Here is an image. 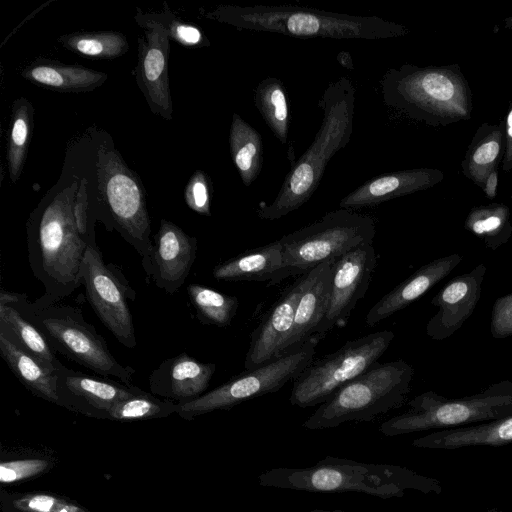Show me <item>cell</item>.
<instances>
[{"label":"cell","instance_id":"e575fe53","mask_svg":"<svg viewBox=\"0 0 512 512\" xmlns=\"http://www.w3.org/2000/svg\"><path fill=\"white\" fill-rule=\"evenodd\" d=\"M58 42L77 54L97 59L116 58L129 49L126 37L116 31L72 33L59 37Z\"/></svg>","mask_w":512,"mask_h":512},{"label":"cell","instance_id":"ffe728a7","mask_svg":"<svg viewBox=\"0 0 512 512\" xmlns=\"http://www.w3.org/2000/svg\"><path fill=\"white\" fill-rule=\"evenodd\" d=\"M215 370L214 363L200 362L183 352L164 360L151 372L149 387L152 394L182 404L204 394Z\"/></svg>","mask_w":512,"mask_h":512},{"label":"cell","instance_id":"4316f807","mask_svg":"<svg viewBox=\"0 0 512 512\" xmlns=\"http://www.w3.org/2000/svg\"><path fill=\"white\" fill-rule=\"evenodd\" d=\"M504 124L483 123L475 132L461 162L462 173L482 188L488 175L503 158Z\"/></svg>","mask_w":512,"mask_h":512},{"label":"cell","instance_id":"bcb514c9","mask_svg":"<svg viewBox=\"0 0 512 512\" xmlns=\"http://www.w3.org/2000/svg\"><path fill=\"white\" fill-rule=\"evenodd\" d=\"M310 512H343V511H320V510H314Z\"/></svg>","mask_w":512,"mask_h":512},{"label":"cell","instance_id":"484cf974","mask_svg":"<svg viewBox=\"0 0 512 512\" xmlns=\"http://www.w3.org/2000/svg\"><path fill=\"white\" fill-rule=\"evenodd\" d=\"M22 75L37 85L61 92L90 91L107 79V74L99 71L43 59L26 67Z\"/></svg>","mask_w":512,"mask_h":512},{"label":"cell","instance_id":"74e56055","mask_svg":"<svg viewBox=\"0 0 512 512\" xmlns=\"http://www.w3.org/2000/svg\"><path fill=\"white\" fill-rule=\"evenodd\" d=\"M188 207L198 214L210 216L211 185L207 175L197 170L190 178L184 193Z\"/></svg>","mask_w":512,"mask_h":512},{"label":"cell","instance_id":"ac0fdd59","mask_svg":"<svg viewBox=\"0 0 512 512\" xmlns=\"http://www.w3.org/2000/svg\"><path fill=\"white\" fill-rule=\"evenodd\" d=\"M54 385L59 404L107 418L116 403L144 392L138 387L72 370L64 365L54 372Z\"/></svg>","mask_w":512,"mask_h":512},{"label":"cell","instance_id":"60d3db41","mask_svg":"<svg viewBox=\"0 0 512 512\" xmlns=\"http://www.w3.org/2000/svg\"><path fill=\"white\" fill-rule=\"evenodd\" d=\"M47 466L48 462L41 459L3 462L0 466V481L3 483H11L29 478L41 473Z\"/></svg>","mask_w":512,"mask_h":512},{"label":"cell","instance_id":"1f68e13d","mask_svg":"<svg viewBox=\"0 0 512 512\" xmlns=\"http://www.w3.org/2000/svg\"><path fill=\"white\" fill-rule=\"evenodd\" d=\"M254 104L274 136L286 144L290 117L283 83L275 77L263 79L254 91Z\"/></svg>","mask_w":512,"mask_h":512},{"label":"cell","instance_id":"52a82bcc","mask_svg":"<svg viewBox=\"0 0 512 512\" xmlns=\"http://www.w3.org/2000/svg\"><path fill=\"white\" fill-rule=\"evenodd\" d=\"M10 306L17 308L40 330L52 350L97 375L130 385L134 368L115 359L105 338L84 319L80 307L59 302L41 305L30 302L24 293Z\"/></svg>","mask_w":512,"mask_h":512},{"label":"cell","instance_id":"cb8c5ba5","mask_svg":"<svg viewBox=\"0 0 512 512\" xmlns=\"http://www.w3.org/2000/svg\"><path fill=\"white\" fill-rule=\"evenodd\" d=\"M512 443V415L469 426L431 431L416 438V448L455 450L488 446L498 447Z\"/></svg>","mask_w":512,"mask_h":512},{"label":"cell","instance_id":"8fae6325","mask_svg":"<svg viewBox=\"0 0 512 512\" xmlns=\"http://www.w3.org/2000/svg\"><path fill=\"white\" fill-rule=\"evenodd\" d=\"M98 179L106 211V226L116 230L143 258L152 249L145 190L119 153L103 146L98 151Z\"/></svg>","mask_w":512,"mask_h":512},{"label":"cell","instance_id":"4fadbf2b","mask_svg":"<svg viewBox=\"0 0 512 512\" xmlns=\"http://www.w3.org/2000/svg\"><path fill=\"white\" fill-rule=\"evenodd\" d=\"M81 284L88 302L102 324L126 348L137 345L135 328L128 300L136 292L119 267L106 264L98 246H88L81 266Z\"/></svg>","mask_w":512,"mask_h":512},{"label":"cell","instance_id":"7402d4cb","mask_svg":"<svg viewBox=\"0 0 512 512\" xmlns=\"http://www.w3.org/2000/svg\"><path fill=\"white\" fill-rule=\"evenodd\" d=\"M461 261V255L453 253L421 266L370 308L365 323L375 326L404 309L447 277Z\"/></svg>","mask_w":512,"mask_h":512},{"label":"cell","instance_id":"b9f144b4","mask_svg":"<svg viewBox=\"0 0 512 512\" xmlns=\"http://www.w3.org/2000/svg\"><path fill=\"white\" fill-rule=\"evenodd\" d=\"M16 506L27 512H85L81 508L65 503L49 495H34L20 499Z\"/></svg>","mask_w":512,"mask_h":512},{"label":"cell","instance_id":"7bdbcfd3","mask_svg":"<svg viewBox=\"0 0 512 512\" xmlns=\"http://www.w3.org/2000/svg\"><path fill=\"white\" fill-rule=\"evenodd\" d=\"M504 124V154L502 169L506 172L512 170V101L509 103Z\"/></svg>","mask_w":512,"mask_h":512},{"label":"cell","instance_id":"d6986e66","mask_svg":"<svg viewBox=\"0 0 512 512\" xmlns=\"http://www.w3.org/2000/svg\"><path fill=\"white\" fill-rule=\"evenodd\" d=\"M487 268L480 263L471 271L456 276L432 298L437 312L426 325V334L442 341L457 332L474 312L480 300Z\"/></svg>","mask_w":512,"mask_h":512},{"label":"cell","instance_id":"f6af8a7d","mask_svg":"<svg viewBox=\"0 0 512 512\" xmlns=\"http://www.w3.org/2000/svg\"><path fill=\"white\" fill-rule=\"evenodd\" d=\"M504 27L506 29L512 30V16L504 19Z\"/></svg>","mask_w":512,"mask_h":512},{"label":"cell","instance_id":"ab89813d","mask_svg":"<svg viewBox=\"0 0 512 512\" xmlns=\"http://www.w3.org/2000/svg\"><path fill=\"white\" fill-rule=\"evenodd\" d=\"M490 332L495 339L512 337V292L494 301L491 311Z\"/></svg>","mask_w":512,"mask_h":512},{"label":"cell","instance_id":"e0dca14e","mask_svg":"<svg viewBox=\"0 0 512 512\" xmlns=\"http://www.w3.org/2000/svg\"><path fill=\"white\" fill-rule=\"evenodd\" d=\"M313 269L300 275L283 291L254 329L244 360L245 370L260 367L282 356L284 345L293 329L297 304L312 278Z\"/></svg>","mask_w":512,"mask_h":512},{"label":"cell","instance_id":"83f0119b","mask_svg":"<svg viewBox=\"0 0 512 512\" xmlns=\"http://www.w3.org/2000/svg\"><path fill=\"white\" fill-rule=\"evenodd\" d=\"M0 332L48 371L63 366L40 330L14 306L0 305Z\"/></svg>","mask_w":512,"mask_h":512},{"label":"cell","instance_id":"5bb4252c","mask_svg":"<svg viewBox=\"0 0 512 512\" xmlns=\"http://www.w3.org/2000/svg\"><path fill=\"white\" fill-rule=\"evenodd\" d=\"M376 263L373 244L354 247L332 262L330 302L314 337L321 340L330 330L346 326L356 304L367 292Z\"/></svg>","mask_w":512,"mask_h":512},{"label":"cell","instance_id":"603a6c76","mask_svg":"<svg viewBox=\"0 0 512 512\" xmlns=\"http://www.w3.org/2000/svg\"><path fill=\"white\" fill-rule=\"evenodd\" d=\"M333 261L324 262L313 269L312 278L297 304L293 329L284 345L282 356L314 337L322 323L330 302Z\"/></svg>","mask_w":512,"mask_h":512},{"label":"cell","instance_id":"8992f818","mask_svg":"<svg viewBox=\"0 0 512 512\" xmlns=\"http://www.w3.org/2000/svg\"><path fill=\"white\" fill-rule=\"evenodd\" d=\"M413 376V367L402 359L376 362L319 405L302 426L320 430L372 421L406 403Z\"/></svg>","mask_w":512,"mask_h":512},{"label":"cell","instance_id":"836d02e7","mask_svg":"<svg viewBox=\"0 0 512 512\" xmlns=\"http://www.w3.org/2000/svg\"><path fill=\"white\" fill-rule=\"evenodd\" d=\"M187 294L197 319L206 325L229 326L239 306L237 297L198 284L188 285Z\"/></svg>","mask_w":512,"mask_h":512},{"label":"cell","instance_id":"d6a6232c","mask_svg":"<svg viewBox=\"0 0 512 512\" xmlns=\"http://www.w3.org/2000/svg\"><path fill=\"white\" fill-rule=\"evenodd\" d=\"M33 130V107L25 98L12 105L11 123L7 140L9 176L16 183L22 173Z\"/></svg>","mask_w":512,"mask_h":512},{"label":"cell","instance_id":"d4e9b609","mask_svg":"<svg viewBox=\"0 0 512 512\" xmlns=\"http://www.w3.org/2000/svg\"><path fill=\"white\" fill-rule=\"evenodd\" d=\"M283 265V248L279 240L242 252L213 268L218 281H266L275 285Z\"/></svg>","mask_w":512,"mask_h":512},{"label":"cell","instance_id":"f546056e","mask_svg":"<svg viewBox=\"0 0 512 512\" xmlns=\"http://www.w3.org/2000/svg\"><path fill=\"white\" fill-rule=\"evenodd\" d=\"M229 146L233 163L243 184L250 186L262 169L263 143L257 130L236 113L232 116Z\"/></svg>","mask_w":512,"mask_h":512},{"label":"cell","instance_id":"9c48e42d","mask_svg":"<svg viewBox=\"0 0 512 512\" xmlns=\"http://www.w3.org/2000/svg\"><path fill=\"white\" fill-rule=\"evenodd\" d=\"M375 233V222L368 215L343 208L326 213L310 225L279 239L283 265L275 284L335 260L354 247L373 244Z\"/></svg>","mask_w":512,"mask_h":512},{"label":"cell","instance_id":"30bf717a","mask_svg":"<svg viewBox=\"0 0 512 512\" xmlns=\"http://www.w3.org/2000/svg\"><path fill=\"white\" fill-rule=\"evenodd\" d=\"M393 338L392 331H377L349 340L335 352L313 360L293 380L290 403L301 408L321 405L375 364Z\"/></svg>","mask_w":512,"mask_h":512},{"label":"cell","instance_id":"44dd1931","mask_svg":"<svg viewBox=\"0 0 512 512\" xmlns=\"http://www.w3.org/2000/svg\"><path fill=\"white\" fill-rule=\"evenodd\" d=\"M444 178L436 168H412L387 173L366 181L343 197L339 206L355 210L375 206L391 199L429 189Z\"/></svg>","mask_w":512,"mask_h":512},{"label":"cell","instance_id":"6da1fadb","mask_svg":"<svg viewBox=\"0 0 512 512\" xmlns=\"http://www.w3.org/2000/svg\"><path fill=\"white\" fill-rule=\"evenodd\" d=\"M79 184L49 193L27 222L28 261L34 277L44 286L35 301L54 304L81 284L80 273L90 246L80 234L73 213Z\"/></svg>","mask_w":512,"mask_h":512},{"label":"cell","instance_id":"9a60e30c","mask_svg":"<svg viewBox=\"0 0 512 512\" xmlns=\"http://www.w3.org/2000/svg\"><path fill=\"white\" fill-rule=\"evenodd\" d=\"M135 19L144 28V37H140L138 41L137 84L151 111L171 120L172 101L168 76L170 37L160 24L147 20L138 13Z\"/></svg>","mask_w":512,"mask_h":512},{"label":"cell","instance_id":"277c9868","mask_svg":"<svg viewBox=\"0 0 512 512\" xmlns=\"http://www.w3.org/2000/svg\"><path fill=\"white\" fill-rule=\"evenodd\" d=\"M263 486L309 492H359L380 498L403 497L407 491L442 492L439 480L392 464L358 463L327 457L307 468H277L259 477Z\"/></svg>","mask_w":512,"mask_h":512},{"label":"cell","instance_id":"f35d334b","mask_svg":"<svg viewBox=\"0 0 512 512\" xmlns=\"http://www.w3.org/2000/svg\"><path fill=\"white\" fill-rule=\"evenodd\" d=\"M73 213L77 228L82 237L90 246H96L94 226L91 222L87 181L85 178H82L79 183Z\"/></svg>","mask_w":512,"mask_h":512},{"label":"cell","instance_id":"8d00e7d4","mask_svg":"<svg viewBox=\"0 0 512 512\" xmlns=\"http://www.w3.org/2000/svg\"><path fill=\"white\" fill-rule=\"evenodd\" d=\"M137 13L147 20L160 24L167 31L170 38L184 46L193 47L209 44L199 28L178 20L170 14L169 10L164 14H143L137 8Z\"/></svg>","mask_w":512,"mask_h":512},{"label":"cell","instance_id":"2e32d148","mask_svg":"<svg viewBox=\"0 0 512 512\" xmlns=\"http://www.w3.org/2000/svg\"><path fill=\"white\" fill-rule=\"evenodd\" d=\"M197 254V239L171 221L162 219L150 254L142 266L151 281L167 294H174L186 281Z\"/></svg>","mask_w":512,"mask_h":512},{"label":"cell","instance_id":"5b68a950","mask_svg":"<svg viewBox=\"0 0 512 512\" xmlns=\"http://www.w3.org/2000/svg\"><path fill=\"white\" fill-rule=\"evenodd\" d=\"M384 103L433 127L469 120L473 100L458 64L420 67L403 64L380 80Z\"/></svg>","mask_w":512,"mask_h":512},{"label":"cell","instance_id":"7a4b0ae2","mask_svg":"<svg viewBox=\"0 0 512 512\" xmlns=\"http://www.w3.org/2000/svg\"><path fill=\"white\" fill-rule=\"evenodd\" d=\"M355 86L342 76L330 82L319 107L323 118L307 150L294 162L286 174L275 199L257 210L263 220H277L304 205L316 191L326 166L351 138L355 112Z\"/></svg>","mask_w":512,"mask_h":512},{"label":"cell","instance_id":"f1b7e54d","mask_svg":"<svg viewBox=\"0 0 512 512\" xmlns=\"http://www.w3.org/2000/svg\"><path fill=\"white\" fill-rule=\"evenodd\" d=\"M0 354L14 376L33 394L59 404L54 373L44 368L0 332Z\"/></svg>","mask_w":512,"mask_h":512},{"label":"cell","instance_id":"ee69618b","mask_svg":"<svg viewBox=\"0 0 512 512\" xmlns=\"http://www.w3.org/2000/svg\"><path fill=\"white\" fill-rule=\"evenodd\" d=\"M498 185V169L493 170L486 178L483 187L481 188L489 199H494L497 195Z\"/></svg>","mask_w":512,"mask_h":512},{"label":"cell","instance_id":"d590c367","mask_svg":"<svg viewBox=\"0 0 512 512\" xmlns=\"http://www.w3.org/2000/svg\"><path fill=\"white\" fill-rule=\"evenodd\" d=\"M178 411V404L142 392L116 403L108 412L114 420H137L166 416Z\"/></svg>","mask_w":512,"mask_h":512},{"label":"cell","instance_id":"3957f363","mask_svg":"<svg viewBox=\"0 0 512 512\" xmlns=\"http://www.w3.org/2000/svg\"><path fill=\"white\" fill-rule=\"evenodd\" d=\"M207 18L239 30L337 40H380L408 34L406 26L377 16H358L294 5H221Z\"/></svg>","mask_w":512,"mask_h":512},{"label":"cell","instance_id":"ba28073f","mask_svg":"<svg viewBox=\"0 0 512 512\" xmlns=\"http://www.w3.org/2000/svg\"><path fill=\"white\" fill-rule=\"evenodd\" d=\"M407 410L384 421L385 436L469 426L512 415V381L501 380L476 394L450 398L423 392L407 402Z\"/></svg>","mask_w":512,"mask_h":512},{"label":"cell","instance_id":"7c38bea8","mask_svg":"<svg viewBox=\"0 0 512 512\" xmlns=\"http://www.w3.org/2000/svg\"><path fill=\"white\" fill-rule=\"evenodd\" d=\"M320 340L312 337L304 345L254 369L232 377L200 397L178 404V413L185 418L229 409L243 401L280 390L294 380L313 360Z\"/></svg>","mask_w":512,"mask_h":512},{"label":"cell","instance_id":"4dcf8cb0","mask_svg":"<svg viewBox=\"0 0 512 512\" xmlns=\"http://www.w3.org/2000/svg\"><path fill=\"white\" fill-rule=\"evenodd\" d=\"M464 228L479 238L487 248L496 250L512 236L510 210L503 203L473 207L464 221Z\"/></svg>","mask_w":512,"mask_h":512}]
</instances>
